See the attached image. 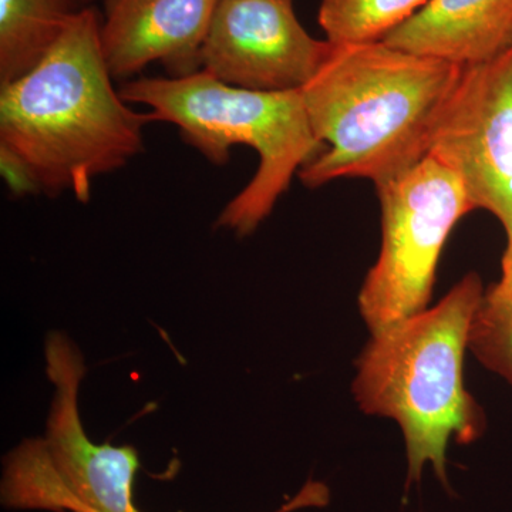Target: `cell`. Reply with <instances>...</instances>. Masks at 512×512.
Returning a JSON list of instances; mask_svg holds the SVG:
<instances>
[{"label": "cell", "mask_w": 512, "mask_h": 512, "mask_svg": "<svg viewBox=\"0 0 512 512\" xmlns=\"http://www.w3.org/2000/svg\"><path fill=\"white\" fill-rule=\"evenodd\" d=\"M97 9L74 19L46 56L0 92V167L16 194L72 192L89 202L99 175L144 148L153 113H136L113 87Z\"/></svg>", "instance_id": "6da1fadb"}, {"label": "cell", "mask_w": 512, "mask_h": 512, "mask_svg": "<svg viewBox=\"0 0 512 512\" xmlns=\"http://www.w3.org/2000/svg\"><path fill=\"white\" fill-rule=\"evenodd\" d=\"M463 66L387 43L333 46L301 90L313 133L328 143L299 171L306 187L338 178L386 183L427 157Z\"/></svg>", "instance_id": "7a4b0ae2"}, {"label": "cell", "mask_w": 512, "mask_h": 512, "mask_svg": "<svg viewBox=\"0 0 512 512\" xmlns=\"http://www.w3.org/2000/svg\"><path fill=\"white\" fill-rule=\"evenodd\" d=\"M484 293L480 276L470 272L434 308L372 335L357 359L353 396L363 413L402 429L407 487L419 484L430 464L451 491L450 440L471 444L484 434V410L464 383L471 323Z\"/></svg>", "instance_id": "3957f363"}, {"label": "cell", "mask_w": 512, "mask_h": 512, "mask_svg": "<svg viewBox=\"0 0 512 512\" xmlns=\"http://www.w3.org/2000/svg\"><path fill=\"white\" fill-rule=\"evenodd\" d=\"M120 96L127 103L146 104L157 121L180 128L185 143L211 163H227L235 144L258 151L254 178L217 222L241 237L271 214L293 174L325 150L313 133L301 90L255 92L229 86L201 69L171 79L133 80L121 87Z\"/></svg>", "instance_id": "277c9868"}, {"label": "cell", "mask_w": 512, "mask_h": 512, "mask_svg": "<svg viewBox=\"0 0 512 512\" xmlns=\"http://www.w3.org/2000/svg\"><path fill=\"white\" fill-rule=\"evenodd\" d=\"M46 372L55 386L46 434L5 458L0 501L10 510L141 512L134 501L140 460L130 446L94 443L79 412L84 357L60 332L45 343ZM298 510L295 501L276 512Z\"/></svg>", "instance_id": "5b68a950"}, {"label": "cell", "mask_w": 512, "mask_h": 512, "mask_svg": "<svg viewBox=\"0 0 512 512\" xmlns=\"http://www.w3.org/2000/svg\"><path fill=\"white\" fill-rule=\"evenodd\" d=\"M376 188L382 247L359 293L372 335L427 308L448 235L474 210L456 175L429 156Z\"/></svg>", "instance_id": "8992f818"}, {"label": "cell", "mask_w": 512, "mask_h": 512, "mask_svg": "<svg viewBox=\"0 0 512 512\" xmlns=\"http://www.w3.org/2000/svg\"><path fill=\"white\" fill-rule=\"evenodd\" d=\"M427 156L463 184L474 210L512 232V46L463 66L431 133Z\"/></svg>", "instance_id": "52a82bcc"}, {"label": "cell", "mask_w": 512, "mask_h": 512, "mask_svg": "<svg viewBox=\"0 0 512 512\" xmlns=\"http://www.w3.org/2000/svg\"><path fill=\"white\" fill-rule=\"evenodd\" d=\"M332 52L296 18L292 0H218L201 69L255 92L302 90Z\"/></svg>", "instance_id": "ba28073f"}, {"label": "cell", "mask_w": 512, "mask_h": 512, "mask_svg": "<svg viewBox=\"0 0 512 512\" xmlns=\"http://www.w3.org/2000/svg\"><path fill=\"white\" fill-rule=\"evenodd\" d=\"M218 0H104L101 50L113 79L164 63L183 77L201 70V49Z\"/></svg>", "instance_id": "9c48e42d"}, {"label": "cell", "mask_w": 512, "mask_h": 512, "mask_svg": "<svg viewBox=\"0 0 512 512\" xmlns=\"http://www.w3.org/2000/svg\"><path fill=\"white\" fill-rule=\"evenodd\" d=\"M383 42L460 66L485 62L512 46V0H430Z\"/></svg>", "instance_id": "30bf717a"}, {"label": "cell", "mask_w": 512, "mask_h": 512, "mask_svg": "<svg viewBox=\"0 0 512 512\" xmlns=\"http://www.w3.org/2000/svg\"><path fill=\"white\" fill-rule=\"evenodd\" d=\"M99 0H0V86L30 72Z\"/></svg>", "instance_id": "8fae6325"}, {"label": "cell", "mask_w": 512, "mask_h": 512, "mask_svg": "<svg viewBox=\"0 0 512 512\" xmlns=\"http://www.w3.org/2000/svg\"><path fill=\"white\" fill-rule=\"evenodd\" d=\"M430 0H322L319 25L333 46L382 42Z\"/></svg>", "instance_id": "7c38bea8"}, {"label": "cell", "mask_w": 512, "mask_h": 512, "mask_svg": "<svg viewBox=\"0 0 512 512\" xmlns=\"http://www.w3.org/2000/svg\"><path fill=\"white\" fill-rule=\"evenodd\" d=\"M468 349L481 365L512 384V293L493 285L471 323Z\"/></svg>", "instance_id": "4fadbf2b"}, {"label": "cell", "mask_w": 512, "mask_h": 512, "mask_svg": "<svg viewBox=\"0 0 512 512\" xmlns=\"http://www.w3.org/2000/svg\"><path fill=\"white\" fill-rule=\"evenodd\" d=\"M508 244L503 256V275L500 282L495 284L500 291L512 293V232L507 235Z\"/></svg>", "instance_id": "5bb4252c"}]
</instances>
